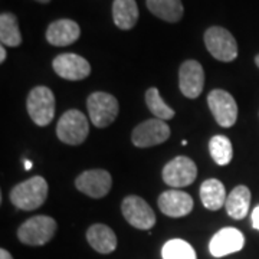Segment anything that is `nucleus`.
Returning <instances> with one entry per match:
<instances>
[{
  "label": "nucleus",
  "instance_id": "nucleus-1",
  "mask_svg": "<svg viewBox=\"0 0 259 259\" xmlns=\"http://www.w3.org/2000/svg\"><path fill=\"white\" fill-rule=\"evenodd\" d=\"M48 183L44 177L35 176L15 186L10 192V202L22 210H35L45 203Z\"/></svg>",
  "mask_w": 259,
  "mask_h": 259
},
{
  "label": "nucleus",
  "instance_id": "nucleus-9",
  "mask_svg": "<svg viewBox=\"0 0 259 259\" xmlns=\"http://www.w3.org/2000/svg\"><path fill=\"white\" fill-rule=\"evenodd\" d=\"M197 177V167L193 160L185 156H179L168 161L163 168V180L171 187H186L190 186Z\"/></svg>",
  "mask_w": 259,
  "mask_h": 259
},
{
  "label": "nucleus",
  "instance_id": "nucleus-6",
  "mask_svg": "<svg viewBox=\"0 0 259 259\" xmlns=\"http://www.w3.org/2000/svg\"><path fill=\"white\" fill-rule=\"evenodd\" d=\"M90 118L97 128H105L112 124L118 115L117 98L107 93H94L87 100Z\"/></svg>",
  "mask_w": 259,
  "mask_h": 259
},
{
  "label": "nucleus",
  "instance_id": "nucleus-25",
  "mask_svg": "<svg viewBox=\"0 0 259 259\" xmlns=\"http://www.w3.org/2000/svg\"><path fill=\"white\" fill-rule=\"evenodd\" d=\"M161 256L163 259H197L193 246L183 239H171L164 243Z\"/></svg>",
  "mask_w": 259,
  "mask_h": 259
},
{
  "label": "nucleus",
  "instance_id": "nucleus-14",
  "mask_svg": "<svg viewBox=\"0 0 259 259\" xmlns=\"http://www.w3.org/2000/svg\"><path fill=\"white\" fill-rule=\"evenodd\" d=\"M245 245V236L236 228H223L213 235L209 243V250L214 258H222L239 252Z\"/></svg>",
  "mask_w": 259,
  "mask_h": 259
},
{
  "label": "nucleus",
  "instance_id": "nucleus-5",
  "mask_svg": "<svg viewBox=\"0 0 259 259\" xmlns=\"http://www.w3.org/2000/svg\"><path fill=\"white\" fill-rule=\"evenodd\" d=\"M204 45L209 54L221 62H232L238 56L235 37L228 29L221 26H212L204 32Z\"/></svg>",
  "mask_w": 259,
  "mask_h": 259
},
{
  "label": "nucleus",
  "instance_id": "nucleus-30",
  "mask_svg": "<svg viewBox=\"0 0 259 259\" xmlns=\"http://www.w3.org/2000/svg\"><path fill=\"white\" fill-rule=\"evenodd\" d=\"M255 64H256V66L259 68V55H256V58H255Z\"/></svg>",
  "mask_w": 259,
  "mask_h": 259
},
{
  "label": "nucleus",
  "instance_id": "nucleus-15",
  "mask_svg": "<svg viewBox=\"0 0 259 259\" xmlns=\"http://www.w3.org/2000/svg\"><path fill=\"white\" fill-rule=\"evenodd\" d=\"M158 207L170 218H183L193 210V199L190 197V194L179 189H171L160 194Z\"/></svg>",
  "mask_w": 259,
  "mask_h": 259
},
{
  "label": "nucleus",
  "instance_id": "nucleus-29",
  "mask_svg": "<svg viewBox=\"0 0 259 259\" xmlns=\"http://www.w3.org/2000/svg\"><path fill=\"white\" fill-rule=\"evenodd\" d=\"M25 167H26V170H29V168H32V161H29V160H26V161H25Z\"/></svg>",
  "mask_w": 259,
  "mask_h": 259
},
{
  "label": "nucleus",
  "instance_id": "nucleus-8",
  "mask_svg": "<svg viewBox=\"0 0 259 259\" xmlns=\"http://www.w3.org/2000/svg\"><path fill=\"white\" fill-rule=\"evenodd\" d=\"M207 104L216 122L225 128L232 127L238 120V105L229 93L213 90L207 95Z\"/></svg>",
  "mask_w": 259,
  "mask_h": 259
},
{
  "label": "nucleus",
  "instance_id": "nucleus-3",
  "mask_svg": "<svg viewBox=\"0 0 259 259\" xmlns=\"http://www.w3.org/2000/svg\"><path fill=\"white\" fill-rule=\"evenodd\" d=\"M26 108L32 121L45 127L55 117V95L48 87H35L28 95Z\"/></svg>",
  "mask_w": 259,
  "mask_h": 259
},
{
  "label": "nucleus",
  "instance_id": "nucleus-20",
  "mask_svg": "<svg viewBox=\"0 0 259 259\" xmlns=\"http://www.w3.org/2000/svg\"><path fill=\"white\" fill-rule=\"evenodd\" d=\"M249 206L250 190L246 186H236L228 196L226 203H225L228 214L236 221H241L248 214Z\"/></svg>",
  "mask_w": 259,
  "mask_h": 259
},
{
  "label": "nucleus",
  "instance_id": "nucleus-21",
  "mask_svg": "<svg viewBox=\"0 0 259 259\" xmlns=\"http://www.w3.org/2000/svg\"><path fill=\"white\" fill-rule=\"evenodd\" d=\"M147 8L154 16L168 23L179 22L185 13L182 0H147Z\"/></svg>",
  "mask_w": 259,
  "mask_h": 259
},
{
  "label": "nucleus",
  "instance_id": "nucleus-10",
  "mask_svg": "<svg viewBox=\"0 0 259 259\" xmlns=\"http://www.w3.org/2000/svg\"><path fill=\"white\" fill-rule=\"evenodd\" d=\"M170 137V128L166 124V121L153 118L139 124L133 131V144L137 147L146 148L158 146L161 143L167 141Z\"/></svg>",
  "mask_w": 259,
  "mask_h": 259
},
{
  "label": "nucleus",
  "instance_id": "nucleus-18",
  "mask_svg": "<svg viewBox=\"0 0 259 259\" xmlns=\"http://www.w3.org/2000/svg\"><path fill=\"white\" fill-rule=\"evenodd\" d=\"M114 23L122 30L136 26L139 20V6L136 0H114L112 3Z\"/></svg>",
  "mask_w": 259,
  "mask_h": 259
},
{
  "label": "nucleus",
  "instance_id": "nucleus-11",
  "mask_svg": "<svg viewBox=\"0 0 259 259\" xmlns=\"http://www.w3.org/2000/svg\"><path fill=\"white\" fill-rule=\"evenodd\" d=\"M111 175L101 168L83 171L82 175H79L75 180V187L83 194L94 199H101L104 196H107L111 190Z\"/></svg>",
  "mask_w": 259,
  "mask_h": 259
},
{
  "label": "nucleus",
  "instance_id": "nucleus-19",
  "mask_svg": "<svg viewBox=\"0 0 259 259\" xmlns=\"http://www.w3.org/2000/svg\"><path fill=\"white\" fill-rule=\"evenodd\" d=\"M200 199L206 209L209 210H219L226 203V190L222 182L218 179H207L200 186Z\"/></svg>",
  "mask_w": 259,
  "mask_h": 259
},
{
  "label": "nucleus",
  "instance_id": "nucleus-12",
  "mask_svg": "<svg viewBox=\"0 0 259 259\" xmlns=\"http://www.w3.org/2000/svg\"><path fill=\"white\" fill-rule=\"evenodd\" d=\"M54 71L61 78L68 81H81L91 74L90 62L76 54H62L58 55L52 62Z\"/></svg>",
  "mask_w": 259,
  "mask_h": 259
},
{
  "label": "nucleus",
  "instance_id": "nucleus-2",
  "mask_svg": "<svg viewBox=\"0 0 259 259\" xmlns=\"http://www.w3.org/2000/svg\"><path fill=\"white\" fill-rule=\"evenodd\" d=\"M90 124L87 117L78 110H68L56 124V136L65 144L79 146L88 137Z\"/></svg>",
  "mask_w": 259,
  "mask_h": 259
},
{
  "label": "nucleus",
  "instance_id": "nucleus-17",
  "mask_svg": "<svg viewBox=\"0 0 259 259\" xmlns=\"http://www.w3.org/2000/svg\"><path fill=\"white\" fill-rule=\"evenodd\" d=\"M87 239L100 253H111L117 248V236L107 225L97 223L87 231Z\"/></svg>",
  "mask_w": 259,
  "mask_h": 259
},
{
  "label": "nucleus",
  "instance_id": "nucleus-16",
  "mask_svg": "<svg viewBox=\"0 0 259 259\" xmlns=\"http://www.w3.org/2000/svg\"><path fill=\"white\" fill-rule=\"evenodd\" d=\"M81 35L78 23L69 19H59L49 25L47 30L48 42L54 47H68L76 42Z\"/></svg>",
  "mask_w": 259,
  "mask_h": 259
},
{
  "label": "nucleus",
  "instance_id": "nucleus-23",
  "mask_svg": "<svg viewBox=\"0 0 259 259\" xmlns=\"http://www.w3.org/2000/svg\"><path fill=\"white\" fill-rule=\"evenodd\" d=\"M209 150H210V156L214 160V163L219 166L229 164L232 157H233V148H232L231 140L225 136L212 137L209 141Z\"/></svg>",
  "mask_w": 259,
  "mask_h": 259
},
{
  "label": "nucleus",
  "instance_id": "nucleus-24",
  "mask_svg": "<svg viewBox=\"0 0 259 259\" xmlns=\"http://www.w3.org/2000/svg\"><path fill=\"white\" fill-rule=\"evenodd\" d=\"M146 102H147L148 110L158 120H171L175 117V110H171L166 102L163 101L161 95L158 93L157 88H150L146 93Z\"/></svg>",
  "mask_w": 259,
  "mask_h": 259
},
{
  "label": "nucleus",
  "instance_id": "nucleus-22",
  "mask_svg": "<svg viewBox=\"0 0 259 259\" xmlns=\"http://www.w3.org/2000/svg\"><path fill=\"white\" fill-rule=\"evenodd\" d=\"M0 40L3 47L16 48L22 44L18 19L9 12H5L0 16Z\"/></svg>",
  "mask_w": 259,
  "mask_h": 259
},
{
  "label": "nucleus",
  "instance_id": "nucleus-4",
  "mask_svg": "<svg viewBox=\"0 0 259 259\" xmlns=\"http://www.w3.org/2000/svg\"><path fill=\"white\" fill-rule=\"evenodd\" d=\"M55 219L49 216H33L18 229V238L22 243L30 246H42L54 238L56 232Z\"/></svg>",
  "mask_w": 259,
  "mask_h": 259
},
{
  "label": "nucleus",
  "instance_id": "nucleus-13",
  "mask_svg": "<svg viewBox=\"0 0 259 259\" xmlns=\"http://www.w3.org/2000/svg\"><path fill=\"white\" fill-rule=\"evenodd\" d=\"M204 85V71L197 61L189 59L182 64L179 71V87L187 98H197Z\"/></svg>",
  "mask_w": 259,
  "mask_h": 259
},
{
  "label": "nucleus",
  "instance_id": "nucleus-28",
  "mask_svg": "<svg viewBox=\"0 0 259 259\" xmlns=\"http://www.w3.org/2000/svg\"><path fill=\"white\" fill-rule=\"evenodd\" d=\"M6 56H8V54H6V48L2 47L0 48V62H2V64L6 61Z\"/></svg>",
  "mask_w": 259,
  "mask_h": 259
},
{
  "label": "nucleus",
  "instance_id": "nucleus-26",
  "mask_svg": "<svg viewBox=\"0 0 259 259\" xmlns=\"http://www.w3.org/2000/svg\"><path fill=\"white\" fill-rule=\"evenodd\" d=\"M252 228L259 231V206H256L253 210H252Z\"/></svg>",
  "mask_w": 259,
  "mask_h": 259
},
{
  "label": "nucleus",
  "instance_id": "nucleus-7",
  "mask_svg": "<svg viewBox=\"0 0 259 259\" xmlns=\"http://www.w3.org/2000/svg\"><path fill=\"white\" fill-rule=\"evenodd\" d=\"M121 210L125 221L137 229L148 231L156 225V214L153 209L144 199L139 196H127L122 200Z\"/></svg>",
  "mask_w": 259,
  "mask_h": 259
},
{
  "label": "nucleus",
  "instance_id": "nucleus-31",
  "mask_svg": "<svg viewBox=\"0 0 259 259\" xmlns=\"http://www.w3.org/2000/svg\"><path fill=\"white\" fill-rule=\"evenodd\" d=\"M36 2H39V3H49L51 0H36Z\"/></svg>",
  "mask_w": 259,
  "mask_h": 259
},
{
  "label": "nucleus",
  "instance_id": "nucleus-27",
  "mask_svg": "<svg viewBox=\"0 0 259 259\" xmlns=\"http://www.w3.org/2000/svg\"><path fill=\"white\" fill-rule=\"evenodd\" d=\"M0 259H13L10 252H8L6 249H0Z\"/></svg>",
  "mask_w": 259,
  "mask_h": 259
}]
</instances>
